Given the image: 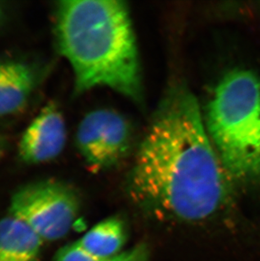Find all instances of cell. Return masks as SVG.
<instances>
[{
  "mask_svg": "<svg viewBox=\"0 0 260 261\" xmlns=\"http://www.w3.org/2000/svg\"><path fill=\"white\" fill-rule=\"evenodd\" d=\"M135 203L155 217L210 220L231 203L233 181L209 138L196 97L172 88L138 150L128 178Z\"/></svg>",
  "mask_w": 260,
  "mask_h": 261,
  "instance_id": "cell-1",
  "label": "cell"
},
{
  "mask_svg": "<svg viewBox=\"0 0 260 261\" xmlns=\"http://www.w3.org/2000/svg\"><path fill=\"white\" fill-rule=\"evenodd\" d=\"M54 30L59 51L74 73L75 94L104 87L140 101V59L125 3L60 1Z\"/></svg>",
  "mask_w": 260,
  "mask_h": 261,
  "instance_id": "cell-2",
  "label": "cell"
},
{
  "mask_svg": "<svg viewBox=\"0 0 260 261\" xmlns=\"http://www.w3.org/2000/svg\"><path fill=\"white\" fill-rule=\"evenodd\" d=\"M209 138L233 182H260V78L237 69L222 77L207 107Z\"/></svg>",
  "mask_w": 260,
  "mask_h": 261,
  "instance_id": "cell-3",
  "label": "cell"
},
{
  "mask_svg": "<svg viewBox=\"0 0 260 261\" xmlns=\"http://www.w3.org/2000/svg\"><path fill=\"white\" fill-rule=\"evenodd\" d=\"M81 211L76 191L65 182L47 179L16 190L10 215L20 220L43 242L59 240L71 229Z\"/></svg>",
  "mask_w": 260,
  "mask_h": 261,
  "instance_id": "cell-4",
  "label": "cell"
},
{
  "mask_svg": "<svg viewBox=\"0 0 260 261\" xmlns=\"http://www.w3.org/2000/svg\"><path fill=\"white\" fill-rule=\"evenodd\" d=\"M128 121L118 112L97 109L82 118L75 142L81 155L91 168H110L122 160L130 144Z\"/></svg>",
  "mask_w": 260,
  "mask_h": 261,
  "instance_id": "cell-5",
  "label": "cell"
},
{
  "mask_svg": "<svg viewBox=\"0 0 260 261\" xmlns=\"http://www.w3.org/2000/svg\"><path fill=\"white\" fill-rule=\"evenodd\" d=\"M66 139L64 116L56 104L48 102L24 131L18 155L28 165L49 163L64 150Z\"/></svg>",
  "mask_w": 260,
  "mask_h": 261,
  "instance_id": "cell-6",
  "label": "cell"
},
{
  "mask_svg": "<svg viewBox=\"0 0 260 261\" xmlns=\"http://www.w3.org/2000/svg\"><path fill=\"white\" fill-rule=\"evenodd\" d=\"M37 74L25 62L0 61V117L22 111L37 87Z\"/></svg>",
  "mask_w": 260,
  "mask_h": 261,
  "instance_id": "cell-7",
  "label": "cell"
},
{
  "mask_svg": "<svg viewBox=\"0 0 260 261\" xmlns=\"http://www.w3.org/2000/svg\"><path fill=\"white\" fill-rule=\"evenodd\" d=\"M43 243L17 218L0 220V261H39Z\"/></svg>",
  "mask_w": 260,
  "mask_h": 261,
  "instance_id": "cell-8",
  "label": "cell"
},
{
  "mask_svg": "<svg viewBox=\"0 0 260 261\" xmlns=\"http://www.w3.org/2000/svg\"><path fill=\"white\" fill-rule=\"evenodd\" d=\"M126 239L123 221L111 217L95 225L77 241L93 256L107 260L120 254Z\"/></svg>",
  "mask_w": 260,
  "mask_h": 261,
  "instance_id": "cell-9",
  "label": "cell"
},
{
  "mask_svg": "<svg viewBox=\"0 0 260 261\" xmlns=\"http://www.w3.org/2000/svg\"><path fill=\"white\" fill-rule=\"evenodd\" d=\"M52 261H106L93 256L81 247L79 242L67 244L59 249Z\"/></svg>",
  "mask_w": 260,
  "mask_h": 261,
  "instance_id": "cell-10",
  "label": "cell"
},
{
  "mask_svg": "<svg viewBox=\"0 0 260 261\" xmlns=\"http://www.w3.org/2000/svg\"><path fill=\"white\" fill-rule=\"evenodd\" d=\"M106 261H150V253L145 244H140Z\"/></svg>",
  "mask_w": 260,
  "mask_h": 261,
  "instance_id": "cell-11",
  "label": "cell"
},
{
  "mask_svg": "<svg viewBox=\"0 0 260 261\" xmlns=\"http://www.w3.org/2000/svg\"><path fill=\"white\" fill-rule=\"evenodd\" d=\"M6 150V141L3 136H0V161L2 160Z\"/></svg>",
  "mask_w": 260,
  "mask_h": 261,
  "instance_id": "cell-12",
  "label": "cell"
},
{
  "mask_svg": "<svg viewBox=\"0 0 260 261\" xmlns=\"http://www.w3.org/2000/svg\"><path fill=\"white\" fill-rule=\"evenodd\" d=\"M3 16H4V8H3L1 3H0V24L3 20Z\"/></svg>",
  "mask_w": 260,
  "mask_h": 261,
  "instance_id": "cell-13",
  "label": "cell"
}]
</instances>
